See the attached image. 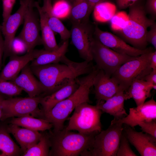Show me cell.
<instances>
[{
	"mask_svg": "<svg viewBox=\"0 0 156 156\" xmlns=\"http://www.w3.org/2000/svg\"><path fill=\"white\" fill-rule=\"evenodd\" d=\"M59 63L30 66L34 75L38 79L46 95L50 94L81 75L87 74L94 68L91 63L73 61L65 55Z\"/></svg>",
	"mask_w": 156,
	"mask_h": 156,
	"instance_id": "cell-1",
	"label": "cell"
},
{
	"mask_svg": "<svg viewBox=\"0 0 156 156\" xmlns=\"http://www.w3.org/2000/svg\"><path fill=\"white\" fill-rule=\"evenodd\" d=\"M23 90L10 81H8L0 78V93L10 96L20 94Z\"/></svg>",
	"mask_w": 156,
	"mask_h": 156,
	"instance_id": "cell-33",
	"label": "cell"
},
{
	"mask_svg": "<svg viewBox=\"0 0 156 156\" xmlns=\"http://www.w3.org/2000/svg\"><path fill=\"white\" fill-rule=\"evenodd\" d=\"M91 50L96 66L110 77L122 65L137 57L117 52L103 44L94 37Z\"/></svg>",
	"mask_w": 156,
	"mask_h": 156,
	"instance_id": "cell-8",
	"label": "cell"
},
{
	"mask_svg": "<svg viewBox=\"0 0 156 156\" xmlns=\"http://www.w3.org/2000/svg\"><path fill=\"white\" fill-rule=\"evenodd\" d=\"M153 85L141 79H136L131 83L125 92V100L132 98L137 106L142 105L146 99L151 96Z\"/></svg>",
	"mask_w": 156,
	"mask_h": 156,
	"instance_id": "cell-22",
	"label": "cell"
},
{
	"mask_svg": "<svg viewBox=\"0 0 156 156\" xmlns=\"http://www.w3.org/2000/svg\"><path fill=\"white\" fill-rule=\"evenodd\" d=\"M41 7L46 16L48 24L51 29L54 32L60 35L63 42L68 40L70 38V31L53 13L52 0H43V5Z\"/></svg>",
	"mask_w": 156,
	"mask_h": 156,
	"instance_id": "cell-25",
	"label": "cell"
},
{
	"mask_svg": "<svg viewBox=\"0 0 156 156\" xmlns=\"http://www.w3.org/2000/svg\"><path fill=\"white\" fill-rule=\"evenodd\" d=\"M153 51L147 52L125 62L116 70L111 77L126 91L134 80H144V77L152 71L150 60Z\"/></svg>",
	"mask_w": 156,
	"mask_h": 156,
	"instance_id": "cell-6",
	"label": "cell"
},
{
	"mask_svg": "<svg viewBox=\"0 0 156 156\" xmlns=\"http://www.w3.org/2000/svg\"><path fill=\"white\" fill-rule=\"evenodd\" d=\"M128 20V15L126 12L116 13L110 21L111 29L116 32L120 31Z\"/></svg>",
	"mask_w": 156,
	"mask_h": 156,
	"instance_id": "cell-32",
	"label": "cell"
},
{
	"mask_svg": "<svg viewBox=\"0 0 156 156\" xmlns=\"http://www.w3.org/2000/svg\"><path fill=\"white\" fill-rule=\"evenodd\" d=\"M68 0V1H71L72 0Z\"/></svg>",
	"mask_w": 156,
	"mask_h": 156,
	"instance_id": "cell-46",
	"label": "cell"
},
{
	"mask_svg": "<svg viewBox=\"0 0 156 156\" xmlns=\"http://www.w3.org/2000/svg\"><path fill=\"white\" fill-rule=\"evenodd\" d=\"M99 133L83 134L64 128L48 133L51 146L49 156H78L92 147L96 135Z\"/></svg>",
	"mask_w": 156,
	"mask_h": 156,
	"instance_id": "cell-3",
	"label": "cell"
},
{
	"mask_svg": "<svg viewBox=\"0 0 156 156\" xmlns=\"http://www.w3.org/2000/svg\"><path fill=\"white\" fill-rule=\"evenodd\" d=\"M44 94L34 97L10 98L2 103V113L0 120L3 121L14 117L30 115L42 118L43 113L38 106Z\"/></svg>",
	"mask_w": 156,
	"mask_h": 156,
	"instance_id": "cell-9",
	"label": "cell"
},
{
	"mask_svg": "<svg viewBox=\"0 0 156 156\" xmlns=\"http://www.w3.org/2000/svg\"><path fill=\"white\" fill-rule=\"evenodd\" d=\"M51 144L48 133H43L39 142L29 148L23 155V156H49Z\"/></svg>",
	"mask_w": 156,
	"mask_h": 156,
	"instance_id": "cell-30",
	"label": "cell"
},
{
	"mask_svg": "<svg viewBox=\"0 0 156 156\" xmlns=\"http://www.w3.org/2000/svg\"><path fill=\"white\" fill-rule=\"evenodd\" d=\"M150 29L147 32L146 36V39L147 43L153 46L155 50L156 49V23L155 22L150 27Z\"/></svg>",
	"mask_w": 156,
	"mask_h": 156,
	"instance_id": "cell-38",
	"label": "cell"
},
{
	"mask_svg": "<svg viewBox=\"0 0 156 156\" xmlns=\"http://www.w3.org/2000/svg\"><path fill=\"white\" fill-rule=\"evenodd\" d=\"M150 66L152 70H156V51H153L150 60Z\"/></svg>",
	"mask_w": 156,
	"mask_h": 156,
	"instance_id": "cell-44",
	"label": "cell"
},
{
	"mask_svg": "<svg viewBox=\"0 0 156 156\" xmlns=\"http://www.w3.org/2000/svg\"><path fill=\"white\" fill-rule=\"evenodd\" d=\"M34 1H32L27 8L24 17L23 28L18 36L26 44L27 52L34 50L37 45L42 44L40 34L39 17L38 12L37 13L34 9Z\"/></svg>",
	"mask_w": 156,
	"mask_h": 156,
	"instance_id": "cell-10",
	"label": "cell"
},
{
	"mask_svg": "<svg viewBox=\"0 0 156 156\" xmlns=\"http://www.w3.org/2000/svg\"><path fill=\"white\" fill-rule=\"evenodd\" d=\"M93 86L95 98L98 101H106L120 91L124 90L114 79L100 70L95 77Z\"/></svg>",
	"mask_w": 156,
	"mask_h": 156,
	"instance_id": "cell-17",
	"label": "cell"
},
{
	"mask_svg": "<svg viewBox=\"0 0 156 156\" xmlns=\"http://www.w3.org/2000/svg\"><path fill=\"white\" fill-rule=\"evenodd\" d=\"M40 1H41V0H38V1H38V2Z\"/></svg>",
	"mask_w": 156,
	"mask_h": 156,
	"instance_id": "cell-47",
	"label": "cell"
},
{
	"mask_svg": "<svg viewBox=\"0 0 156 156\" xmlns=\"http://www.w3.org/2000/svg\"><path fill=\"white\" fill-rule=\"evenodd\" d=\"M7 125L0 124V156H17L22 155L21 148L12 139Z\"/></svg>",
	"mask_w": 156,
	"mask_h": 156,
	"instance_id": "cell-26",
	"label": "cell"
},
{
	"mask_svg": "<svg viewBox=\"0 0 156 156\" xmlns=\"http://www.w3.org/2000/svg\"><path fill=\"white\" fill-rule=\"evenodd\" d=\"M7 128L8 132L12 135L20 145L23 154L37 143L43 134L42 132L20 127L19 126L11 123L7 125Z\"/></svg>",
	"mask_w": 156,
	"mask_h": 156,
	"instance_id": "cell-19",
	"label": "cell"
},
{
	"mask_svg": "<svg viewBox=\"0 0 156 156\" xmlns=\"http://www.w3.org/2000/svg\"><path fill=\"white\" fill-rule=\"evenodd\" d=\"M138 0H115L117 7L120 10L129 7Z\"/></svg>",
	"mask_w": 156,
	"mask_h": 156,
	"instance_id": "cell-40",
	"label": "cell"
},
{
	"mask_svg": "<svg viewBox=\"0 0 156 156\" xmlns=\"http://www.w3.org/2000/svg\"><path fill=\"white\" fill-rule=\"evenodd\" d=\"M27 52V48L24 42L18 36L15 37L12 44V54L18 55Z\"/></svg>",
	"mask_w": 156,
	"mask_h": 156,
	"instance_id": "cell-35",
	"label": "cell"
},
{
	"mask_svg": "<svg viewBox=\"0 0 156 156\" xmlns=\"http://www.w3.org/2000/svg\"><path fill=\"white\" fill-rule=\"evenodd\" d=\"M4 98L3 96L0 94V120L1 116L2 113V103Z\"/></svg>",
	"mask_w": 156,
	"mask_h": 156,
	"instance_id": "cell-45",
	"label": "cell"
},
{
	"mask_svg": "<svg viewBox=\"0 0 156 156\" xmlns=\"http://www.w3.org/2000/svg\"><path fill=\"white\" fill-rule=\"evenodd\" d=\"M79 86L77 78L55 92L43 96L40 103L43 113L50 110L57 104L69 97L76 91Z\"/></svg>",
	"mask_w": 156,
	"mask_h": 156,
	"instance_id": "cell-20",
	"label": "cell"
},
{
	"mask_svg": "<svg viewBox=\"0 0 156 156\" xmlns=\"http://www.w3.org/2000/svg\"><path fill=\"white\" fill-rule=\"evenodd\" d=\"M131 148L125 134L121 135L116 156H137Z\"/></svg>",
	"mask_w": 156,
	"mask_h": 156,
	"instance_id": "cell-34",
	"label": "cell"
},
{
	"mask_svg": "<svg viewBox=\"0 0 156 156\" xmlns=\"http://www.w3.org/2000/svg\"><path fill=\"white\" fill-rule=\"evenodd\" d=\"M145 9L147 14L150 15L154 20L156 17V0H146Z\"/></svg>",
	"mask_w": 156,
	"mask_h": 156,
	"instance_id": "cell-39",
	"label": "cell"
},
{
	"mask_svg": "<svg viewBox=\"0 0 156 156\" xmlns=\"http://www.w3.org/2000/svg\"><path fill=\"white\" fill-rule=\"evenodd\" d=\"M98 71L97 69L94 68L86 76L77 79L79 86L74 93L50 110L43 113L42 118L53 125L52 131H56L63 129L65 121L75 108L82 103L90 102V89L93 86Z\"/></svg>",
	"mask_w": 156,
	"mask_h": 156,
	"instance_id": "cell-2",
	"label": "cell"
},
{
	"mask_svg": "<svg viewBox=\"0 0 156 156\" xmlns=\"http://www.w3.org/2000/svg\"><path fill=\"white\" fill-rule=\"evenodd\" d=\"M129 142L141 156H156V138L143 132H137L128 126L124 127Z\"/></svg>",
	"mask_w": 156,
	"mask_h": 156,
	"instance_id": "cell-15",
	"label": "cell"
},
{
	"mask_svg": "<svg viewBox=\"0 0 156 156\" xmlns=\"http://www.w3.org/2000/svg\"><path fill=\"white\" fill-rule=\"evenodd\" d=\"M156 120V102L152 98L142 105L130 108L127 116L118 120L113 119L111 124L120 123L133 128L141 122Z\"/></svg>",
	"mask_w": 156,
	"mask_h": 156,
	"instance_id": "cell-14",
	"label": "cell"
},
{
	"mask_svg": "<svg viewBox=\"0 0 156 156\" xmlns=\"http://www.w3.org/2000/svg\"><path fill=\"white\" fill-rule=\"evenodd\" d=\"M10 123L33 130L42 132L50 130L53 125L45 119L30 115L12 118Z\"/></svg>",
	"mask_w": 156,
	"mask_h": 156,
	"instance_id": "cell-27",
	"label": "cell"
},
{
	"mask_svg": "<svg viewBox=\"0 0 156 156\" xmlns=\"http://www.w3.org/2000/svg\"><path fill=\"white\" fill-rule=\"evenodd\" d=\"M110 0H88L89 5V14L90 15L95 5L101 2L109 1Z\"/></svg>",
	"mask_w": 156,
	"mask_h": 156,
	"instance_id": "cell-43",
	"label": "cell"
},
{
	"mask_svg": "<svg viewBox=\"0 0 156 156\" xmlns=\"http://www.w3.org/2000/svg\"><path fill=\"white\" fill-rule=\"evenodd\" d=\"M82 103L75 109L69 118L67 130H76L83 134L99 133L102 131L100 121L102 111L96 105Z\"/></svg>",
	"mask_w": 156,
	"mask_h": 156,
	"instance_id": "cell-5",
	"label": "cell"
},
{
	"mask_svg": "<svg viewBox=\"0 0 156 156\" xmlns=\"http://www.w3.org/2000/svg\"><path fill=\"white\" fill-rule=\"evenodd\" d=\"M94 27L89 21L73 24L70 31L72 43L77 49L80 57L89 62L93 60L91 46L94 38Z\"/></svg>",
	"mask_w": 156,
	"mask_h": 156,
	"instance_id": "cell-11",
	"label": "cell"
},
{
	"mask_svg": "<svg viewBox=\"0 0 156 156\" xmlns=\"http://www.w3.org/2000/svg\"><path fill=\"white\" fill-rule=\"evenodd\" d=\"M144 80L151 83L153 85V88L156 89V70H152L144 78Z\"/></svg>",
	"mask_w": 156,
	"mask_h": 156,
	"instance_id": "cell-41",
	"label": "cell"
},
{
	"mask_svg": "<svg viewBox=\"0 0 156 156\" xmlns=\"http://www.w3.org/2000/svg\"><path fill=\"white\" fill-rule=\"evenodd\" d=\"M94 35L104 45L117 52L130 56H138L152 51L151 48L140 50L130 46L119 37L101 30L96 25L94 27Z\"/></svg>",
	"mask_w": 156,
	"mask_h": 156,
	"instance_id": "cell-13",
	"label": "cell"
},
{
	"mask_svg": "<svg viewBox=\"0 0 156 156\" xmlns=\"http://www.w3.org/2000/svg\"><path fill=\"white\" fill-rule=\"evenodd\" d=\"M10 81L27 93L29 97L45 94L41 83L34 76L29 63L22 69L19 75Z\"/></svg>",
	"mask_w": 156,
	"mask_h": 156,
	"instance_id": "cell-18",
	"label": "cell"
},
{
	"mask_svg": "<svg viewBox=\"0 0 156 156\" xmlns=\"http://www.w3.org/2000/svg\"><path fill=\"white\" fill-rule=\"evenodd\" d=\"M33 0H19L20 6L17 11L11 15L1 28L4 37V62L12 55V45L15 35L20 26L23 23L26 11L30 3Z\"/></svg>",
	"mask_w": 156,
	"mask_h": 156,
	"instance_id": "cell-12",
	"label": "cell"
},
{
	"mask_svg": "<svg viewBox=\"0 0 156 156\" xmlns=\"http://www.w3.org/2000/svg\"><path fill=\"white\" fill-rule=\"evenodd\" d=\"M41 50H35L19 56L12 54L9 57L8 62L0 73V78L11 81L17 77L22 69L40 54Z\"/></svg>",
	"mask_w": 156,
	"mask_h": 156,
	"instance_id": "cell-16",
	"label": "cell"
},
{
	"mask_svg": "<svg viewBox=\"0 0 156 156\" xmlns=\"http://www.w3.org/2000/svg\"><path fill=\"white\" fill-rule=\"evenodd\" d=\"M129 8L128 20L123 28L116 33L132 47L145 49L148 43L146 39L147 29L155 21L147 17L144 5L139 0Z\"/></svg>",
	"mask_w": 156,
	"mask_h": 156,
	"instance_id": "cell-4",
	"label": "cell"
},
{
	"mask_svg": "<svg viewBox=\"0 0 156 156\" xmlns=\"http://www.w3.org/2000/svg\"><path fill=\"white\" fill-rule=\"evenodd\" d=\"M3 36L1 25H0V68L2 64L4 53V41Z\"/></svg>",
	"mask_w": 156,
	"mask_h": 156,
	"instance_id": "cell-42",
	"label": "cell"
},
{
	"mask_svg": "<svg viewBox=\"0 0 156 156\" xmlns=\"http://www.w3.org/2000/svg\"><path fill=\"white\" fill-rule=\"evenodd\" d=\"M142 132L156 138V120L143 121L139 123Z\"/></svg>",
	"mask_w": 156,
	"mask_h": 156,
	"instance_id": "cell-37",
	"label": "cell"
},
{
	"mask_svg": "<svg viewBox=\"0 0 156 156\" xmlns=\"http://www.w3.org/2000/svg\"><path fill=\"white\" fill-rule=\"evenodd\" d=\"M71 4L67 0H57L52 4V12L55 16L60 18L68 17Z\"/></svg>",
	"mask_w": 156,
	"mask_h": 156,
	"instance_id": "cell-31",
	"label": "cell"
},
{
	"mask_svg": "<svg viewBox=\"0 0 156 156\" xmlns=\"http://www.w3.org/2000/svg\"><path fill=\"white\" fill-rule=\"evenodd\" d=\"M116 10V6L111 2H101L96 5L94 8V18L97 22H106L110 20Z\"/></svg>",
	"mask_w": 156,
	"mask_h": 156,
	"instance_id": "cell-29",
	"label": "cell"
},
{
	"mask_svg": "<svg viewBox=\"0 0 156 156\" xmlns=\"http://www.w3.org/2000/svg\"><path fill=\"white\" fill-rule=\"evenodd\" d=\"M125 92L123 90L120 91L105 102L103 101H98L96 105L102 112L113 116L114 120L122 118L128 115L124 106Z\"/></svg>",
	"mask_w": 156,
	"mask_h": 156,
	"instance_id": "cell-21",
	"label": "cell"
},
{
	"mask_svg": "<svg viewBox=\"0 0 156 156\" xmlns=\"http://www.w3.org/2000/svg\"><path fill=\"white\" fill-rule=\"evenodd\" d=\"M34 6L37 9L39 15L42 44L44 49L52 51L57 49L59 46L57 43L54 32L49 26L46 16L39 2L35 1Z\"/></svg>",
	"mask_w": 156,
	"mask_h": 156,
	"instance_id": "cell-23",
	"label": "cell"
},
{
	"mask_svg": "<svg viewBox=\"0 0 156 156\" xmlns=\"http://www.w3.org/2000/svg\"><path fill=\"white\" fill-rule=\"evenodd\" d=\"M69 18L72 24L89 22V5L88 0H72Z\"/></svg>",
	"mask_w": 156,
	"mask_h": 156,
	"instance_id": "cell-28",
	"label": "cell"
},
{
	"mask_svg": "<svg viewBox=\"0 0 156 156\" xmlns=\"http://www.w3.org/2000/svg\"><path fill=\"white\" fill-rule=\"evenodd\" d=\"M16 0H2L3 22L1 26L5 24L8 18L11 15Z\"/></svg>",
	"mask_w": 156,
	"mask_h": 156,
	"instance_id": "cell-36",
	"label": "cell"
},
{
	"mask_svg": "<svg viewBox=\"0 0 156 156\" xmlns=\"http://www.w3.org/2000/svg\"><path fill=\"white\" fill-rule=\"evenodd\" d=\"M123 124H111L106 130L95 137L91 148L81 156H116L122 132Z\"/></svg>",
	"mask_w": 156,
	"mask_h": 156,
	"instance_id": "cell-7",
	"label": "cell"
},
{
	"mask_svg": "<svg viewBox=\"0 0 156 156\" xmlns=\"http://www.w3.org/2000/svg\"><path fill=\"white\" fill-rule=\"evenodd\" d=\"M68 45V40L63 42L57 49L48 51L41 50L40 52L36 58L31 61L30 66L47 64L61 62L66 53Z\"/></svg>",
	"mask_w": 156,
	"mask_h": 156,
	"instance_id": "cell-24",
	"label": "cell"
}]
</instances>
